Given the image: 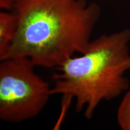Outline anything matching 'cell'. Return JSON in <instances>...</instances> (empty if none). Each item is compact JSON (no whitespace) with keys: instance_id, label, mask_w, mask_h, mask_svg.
Here are the masks:
<instances>
[{"instance_id":"6da1fadb","label":"cell","mask_w":130,"mask_h":130,"mask_svg":"<svg viewBox=\"0 0 130 130\" xmlns=\"http://www.w3.org/2000/svg\"><path fill=\"white\" fill-rule=\"evenodd\" d=\"M16 35L1 60L26 57L36 66L56 68L84 52L101 16L87 0H16Z\"/></svg>"},{"instance_id":"7a4b0ae2","label":"cell","mask_w":130,"mask_h":130,"mask_svg":"<svg viewBox=\"0 0 130 130\" xmlns=\"http://www.w3.org/2000/svg\"><path fill=\"white\" fill-rule=\"evenodd\" d=\"M130 30L123 29L91 40L79 56L56 68L51 93L60 95L64 107L75 101L78 113L90 119L102 101L119 96L129 87Z\"/></svg>"},{"instance_id":"3957f363","label":"cell","mask_w":130,"mask_h":130,"mask_svg":"<svg viewBox=\"0 0 130 130\" xmlns=\"http://www.w3.org/2000/svg\"><path fill=\"white\" fill-rule=\"evenodd\" d=\"M36 64L26 57L1 60L0 119L16 123L38 116L50 96V84L36 72Z\"/></svg>"},{"instance_id":"277c9868","label":"cell","mask_w":130,"mask_h":130,"mask_svg":"<svg viewBox=\"0 0 130 130\" xmlns=\"http://www.w3.org/2000/svg\"><path fill=\"white\" fill-rule=\"evenodd\" d=\"M17 30V19L12 12H0V60L12 45Z\"/></svg>"},{"instance_id":"5b68a950","label":"cell","mask_w":130,"mask_h":130,"mask_svg":"<svg viewBox=\"0 0 130 130\" xmlns=\"http://www.w3.org/2000/svg\"><path fill=\"white\" fill-rule=\"evenodd\" d=\"M119 126L123 130H130V89L126 91L117 112Z\"/></svg>"},{"instance_id":"8992f818","label":"cell","mask_w":130,"mask_h":130,"mask_svg":"<svg viewBox=\"0 0 130 130\" xmlns=\"http://www.w3.org/2000/svg\"><path fill=\"white\" fill-rule=\"evenodd\" d=\"M16 0H0V9L3 10L12 11Z\"/></svg>"}]
</instances>
